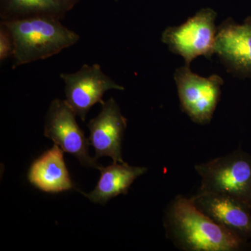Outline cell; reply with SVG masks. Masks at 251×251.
Segmentation results:
<instances>
[{
    "label": "cell",
    "mask_w": 251,
    "mask_h": 251,
    "mask_svg": "<svg viewBox=\"0 0 251 251\" xmlns=\"http://www.w3.org/2000/svg\"><path fill=\"white\" fill-rule=\"evenodd\" d=\"M167 235L175 246L186 251H237L247 241L239 237L199 210L192 198L177 196L167 209Z\"/></svg>",
    "instance_id": "6da1fadb"
},
{
    "label": "cell",
    "mask_w": 251,
    "mask_h": 251,
    "mask_svg": "<svg viewBox=\"0 0 251 251\" xmlns=\"http://www.w3.org/2000/svg\"><path fill=\"white\" fill-rule=\"evenodd\" d=\"M14 42L12 69L45 59L76 44L80 36L64 27L58 20L29 18L2 21Z\"/></svg>",
    "instance_id": "7a4b0ae2"
},
{
    "label": "cell",
    "mask_w": 251,
    "mask_h": 251,
    "mask_svg": "<svg viewBox=\"0 0 251 251\" xmlns=\"http://www.w3.org/2000/svg\"><path fill=\"white\" fill-rule=\"evenodd\" d=\"M201 177V192L224 195L251 208V156L237 150L196 165Z\"/></svg>",
    "instance_id": "3957f363"
},
{
    "label": "cell",
    "mask_w": 251,
    "mask_h": 251,
    "mask_svg": "<svg viewBox=\"0 0 251 251\" xmlns=\"http://www.w3.org/2000/svg\"><path fill=\"white\" fill-rule=\"evenodd\" d=\"M216 16L210 8L200 10L181 25L166 28L162 34V42L173 53L182 57L188 67L200 56L210 59L215 54Z\"/></svg>",
    "instance_id": "277c9868"
},
{
    "label": "cell",
    "mask_w": 251,
    "mask_h": 251,
    "mask_svg": "<svg viewBox=\"0 0 251 251\" xmlns=\"http://www.w3.org/2000/svg\"><path fill=\"white\" fill-rule=\"evenodd\" d=\"M174 78L183 111L196 123L209 124L221 97L222 77H202L185 65L176 69Z\"/></svg>",
    "instance_id": "5b68a950"
},
{
    "label": "cell",
    "mask_w": 251,
    "mask_h": 251,
    "mask_svg": "<svg viewBox=\"0 0 251 251\" xmlns=\"http://www.w3.org/2000/svg\"><path fill=\"white\" fill-rule=\"evenodd\" d=\"M75 112L65 100L51 102L45 119L44 135L58 145L64 152L77 158L80 164L100 171L102 166L89 153L90 141L75 120Z\"/></svg>",
    "instance_id": "8992f818"
},
{
    "label": "cell",
    "mask_w": 251,
    "mask_h": 251,
    "mask_svg": "<svg viewBox=\"0 0 251 251\" xmlns=\"http://www.w3.org/2000/svg\"><path fill=\"white\" fill-rule=\"evenodd\" d=\"M59 77L65 85L66 101L82 122L85 121L92 106L104 103L105 92L110 90H125V87L105 75L98 64H84L77 72L61 74Z\"/></svg>",
    "instance_id": "52a82bcc"
},
{
    "label": "cell",
    "mask_w": 251,
    "mask_h": 251,
    "mask_svg": "<svg viewBox=\"0 0 251 251\" xmlns=\"http://www.w3.org/2000/svg\"><path fill=\"white\" fill-rule=\"evenodd\" d=\"M214 53L234 75L251 77V18L242 24L225 21L217 28Z\"/></svg>",
    "instance_id": "ba28073f"
},
{
    "label": "cell",
    "mask_w": 251,
    "mask_h": 251,
    "mask_svg": "<svg viewBox=\"0 0 251 251\" xmlns=\"http://www.w3.org/2000/svg\"><path fill=\"white\" fill-rule=\"evenodd\" d=\"M101 110L92 119L87 126L90 129V145L95 150L96 159L110 156L113 162L125 163L122 158V140L127 120L122 115L116 100L110 98L102 104Z\"/></svg>",
    "instance_id": "9c48e42d"
},
{
    "label": "cell",
    "mask_w": 251,
    "mask_h": 251,
    "mask_svg": "<svg viewBox=\"0 0 251 251\" xmlns=\"http://www.w3.org/2000/svg\"><path fill=\"white\" fill-rule=\"evenodd\" d=\"M195 205L216 224L244 240L251 238V208L224 195L199 192L192 197Z\"/></svg>",
    "instance_id": "30bf717a"
},
{
    "label": "cell",
    "mask_w": 251,
    "mask_h": 251,
    "mask_svg": "<svg viewBox=\"0 0 251 251\" xmlns=\"http://www.w3.org/2000/svg\"><path fill=\"white\" fill-rule=\"evenodd\" d=\"M64 151L58 145L47 150L31 163L28 181L43 192L59 193L75 189L64 159Z\"/></svg>",
    "instance_id": "8fae6325"
},
{
    "label": "cell",
    "mask_w": 251,
    "mask_h": 251,
    "mask_svg": "<svg viewBox=\"0 0 251 251\" xmlns=\"http://www.w3.org/2000/svg\"><path fill=\"white\" fill-rule=\"evenodd\" d=\"M147 171L148 169L144 167L113 162L110 166L101 167L100 179L93 191L88 193L80 192L91 202L104 205L112 198L127 194L135 180Z\"/></svg>",
    "instance_id": "7c38bea8"
},
{
    "label": "cell",
    "mask_w": 251,
    "mask_h": 251,
    "mask_svg": "<svg viewBox=\"0 0 251 251\" xmlns=\"http://www.w3.org/2000/svg\"><path fill=\"white\" fill-rule=\"evenodd\" d=\"M81 0H0L2 21L29 18H47L62 21Z\"/></svg>",
    "instance_id": "4fadbf2b"
},
{
    "label": "cell",
    "mask_w": 251,
    "mask_h": 251,
    "mask_svg": "<svg viewBox=\"0 0 251 251\" xmlns=\"http://www.w3.org/2000/svg\"><path fill=\"white\" fill-rule=\"evenodd\" d=\"M14 42L11 33L3 22H0V62L12 57Z\"/></svg>",
    "instance_id": "5bb4252c"
}]
</instances>
